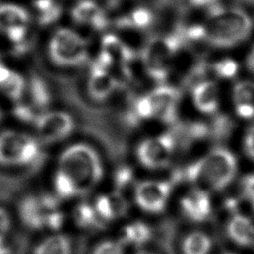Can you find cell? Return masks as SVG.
Wrapping results in <instances>:
<instances>
[{"label":"cell","mask_w":254,"mask_h":254,"mask_svg":"<svg viewBox=\"0 0 254 254\" xmlns=\"http://www.w3.org/2000/svg\"><path fill=\"white\" fill-rule=\"evenodd\" d=\"M180 209L183 215L192 222L207 220L212 211L209 192L196 187L190 189L180 198Z\"/></svg>","instance_id":"cell-12"},{"label":"cell","mask_w":254,"mask_h":254,"mask_svg":"<svg viewBox=\"0 0 254 254\" xmlns=\"http://www.w3.org/2000/svg\"><path fill=\"white\" fill-rule=\"evenodd\" d=\"M243 149L245 154L254 161V124H252L244 134Z\"/></svg>","instance_id":"cell-33"},{"label":"cell","mask_w":254,"mask_h":254,"mask_svg":"<svg viewBox=\"0 0 254 254\" xmlns=\"http://www.w3.org/2000/svg\"><path fill=\"white\" fill-rule=\"evenodd\" d=\"M1 118H2V109L0 108V120H1Z\"/></svg>","instance_id":"cell-39"},{"label":"cell","mask_w":254,"mask_h":254,"mask_svg":"<svg viewBox=\"0 0 254 254\" xmlns=\"http://www.w3.org/2000/svg\"><path fill=\"white\" fill-rule=\"evenodd\" d=\"M172 185L164 180H144L134 187L133 197L137 206L148 213L162 212L169 201Z\"/></svg>","instance_id":"cell-10"},{"label":"cell","mask_w":254,"mask_h":254,"mask_svg":"<svg viewBox=\"0 0 254 254\" xmlns=\"http://www.w3.org/2000/svg\"><path fill=\"white\" fill-rule=\"evenodd\" d=\"M74 125L71 114L63 110L41 113L34 123L39 139L45 144H55L68 138L74 130Z\"/></svg>","instance_id":"cell-9"},{"label":"cell","mask_w":254,"mask_h":254,"mask_svg":"<svg viewBox=\"0 0 254 254\" xmlns=\"http://www.w3.org/2000/svg\"><path fill=\"white\" fill-rule=\"evenodd\" d=\"M70 239L62 233H55L40 241L34 249V254H71Z\"/></svg>","instance_id":"cell-23"},{"label":"cell","mask_w":254,"mask_h":254,"mask_svg":"<svg viewBox=\"0 0 254 254\" xmlns=\"http://www.w3.org/2000/svg\"><path fill=\"white\" fill-rule=\"evenodd\" d=\"M11 228V217L9 212L0 206V241H5Z\"/></svg>","instance_id":"cell-34"},{"label":"cell","mask_w":254,"mask_h":254,"mask_svg":"<svg viewBox=\"0 0 254 254\" xmlns=\"http://www.w3.org/2000/svg\"><path fill=\"white\" fill-rule=\"evenodd\" d=\"M91 254H124L123 244L119 240L106 239L96 244Z\"/></svg>","instance_id":"cell-30"},{"label":"cell","mask_w":254,"mask_h":254,"mask_svg":"<svg viewBox=\"0 0 254 254\" xmlns=\"http://www.w3.org/2000/svg\"><path fill=\"white\" fill-rule=\"evenodd\" d=\"M27 89L25 79L21 74L0 64V90L11 100L20 101Z\"/></svg>","instance_id":"cell-20"},{"label":"cell","mask_w":254,"mask_h":254,"mask_svg":"<svg viewBox=\"0 0 254 254\" xmlns=\"http://www.w3.org/2000/svg\"><path fill=\"white\" fill-rule=\"evenodd\" d=\"M223 254H235V253H232V252H225V253H223Z\"/></svg>","instance_id":"cell-40"},{"label":"cell","mask_w":254,"mask_h":254,"mask_svg":"<svg viewBox=\"0 0 254 254\" xmlns=\"http://www.w3.org/2000/svg\"><path fill=\"white\" fill-rule=\"evenodd\" d=\"M71 18L79 25L90 26L94 29H100L105 24L101 8L92 0H79L71 10Z\"/></svg>","instance_id":"cell-19"},{"label":"cell","mask_w":254,"mask_h":254,"mask_svg":"<svg viewBox=\"0 0 254 254\" xmlns=\"http://www.w3.org/2000/svg\"><path fill=\"white\" fill-rule=\"evenodd\" d=\"M246 64H247V67L249 68V70L254 74V46L251 48V50L249 51V53L247 55Z\"/></svg>","instance_id":"cell-36"},{"label":"cell","mask_w":254,"mask_h":254,"mask_svg":"<svg viewBox=\"0 0 254 254\" xmlns=\"http://www.w3.org/2000/svg\"><path fill=\"white\" fill-rule=\"evenodd\" d=\"M152 237L151 227L144 221L134 220L123 226L120 242L140 247L146 244Z\"/></svg>","instance_id":"cell-21"},{"label":"cell","mask_w":254,"mask_h":254,"mask_svg":"<svg viewBox=\"0 0 254 254\" xmlns=\"http://www.w3.org/2000/svg\"><path fill=\"white\" fill-rule=\"evenodd\" d=\"M238 70L237 64L231 59H223L213 64L214 74L222 79L233 78Z\"/></svg>","instance_id":"cell-28"},{"label":"cell","mask_w":254,"mask_h":254,"mask_svg":"<svg viewBox=\"0 0 254 254\" xmlns=\"http://www.w3.org/2000/svg\"><path fill=\"white\" fill-rule=\"evenodd\" d=\"M93 206L101 221L109 222L119 219L127 214L129 203L122 192L113 190L99 194L95 197Z\"/></svg>","instance_id":"cell-14"},{"label":"cell","mask_w":254,"mask_h":254,"mask_svg":"<svg viewBox=\"0 0 254 254\" xmlns=\"http://www.w3.org/2000/svg\"><path fill=\"white\" fill-rule=\"evenodd\" d=\"M192 104L202 114H214L220 106V90L216 81L203 79L198 81L191 91Z\"/></svg>","instance_id":"cell-13"},{"label":"cell","mask_w":254,"mask_h":254,"mask_svg":"<svg viewBox=\"0 0 254 254\" xmlns=\"http://www.w3.org/2000/svg\"><path fill=\"white\" fill-rule=\"evenodd\" d=\"M30 23V15L25 8L13 3L0 5V32L16 45L24 41Z\"/></svg>","instance_id":"cell-11"},{"label":"cell","mask_w":254,"mask_h":254,"mask_svg":"<svg viewBox=\"0 0 254 254\" xmlns=\"http://www.w3.org/2000/svg\"><path fill=\"white\" fill-rule=\"evenodd\" d=\"M19 216L25 226L32 230H39L45 227L46 211L41 203L40 197L26 195L19 203Z\"/></svg>","instance_id":"cell-18"},{"label":"cell","mask_w":254,"mask_h":254,"mask_svg":"<svg viewBox=\"0 0 254 254\" xmlns=\"http://www.w3.org/2000/svg\"><path fill=\"white\" fill-rule=\"evenodd\" d=\"M178 100L176 88L161 85L135 101L133 115L138 120L159 119L170 122L175 117Z\"/></svg>","instance_id":"cell-6"},{"label":"cell","mask_w":254,"mask_h":254,"mask_svg":"<svg viewBox=\"0 0 254 254\" xmlns=\"http://www.w3.org/2000/svg\"><path fill=\"white\" fill-rule=\"evenodd\" d=\"M200 41L219 49H229L243 43L251 35L253 22L239 7L210 9L199 24Z\"/></svg>","instance_id":"cell-1"},{"label":"cell","mask_w":254,"mask_h":254,"mask_svg":"<svg viewBox=\"0 0 254 254\" xmlns=\"http://www.w3.org/2000/svg\"><path fill=\"white\" fill-rule=\"evenodd\" d=\"M53 188L55 194L60 199H70L79 196L73 182L61 170L57 169L53 178Z\"/></svg>","instance_id":"cell-26"},{"label":"cell","mask_w":254,"mask_h":254,"mask_svg":"<svg viewBox=\"0 0 254 254\" xmlns=\"http://www.w3.org/2000/svg\"><path fill=\"white\" fill-rule=\"evenodd\" d=\"M176 142L168 133L143 139L136 147L138 163L148 170H162L169 166L174 156Z\"/></svg>","instance_id":"cell-8"},{"label":"cell","mask_w":254,"mask_h":254,"mask_svg":"<svg viewBox=\"0 0 254 254\" xmlns=\"http://www.w3.org/2000/svg\"><path fill=\"white\" fill-rule=\"evenodd\" d=\"M35 109L36 108L32 104H24L18 102L13 109V114L21 122L34 124L39 116V114H36Z\"/></svg>","instance_id":"cell-29"},{"label":"cell","mask_w":254,"mask_h":254,"mask_svg":"<svg viewBox=\"0 0 254 254\" xmlns=\"http://www.w3.org/2000/svg\"><path fill=\"white\" fill-rule=\"evenodd\" d=\"M113 184L115 190L122 192L123 190L134 185V173L131 168L127 166H121L116 169L113 175Z\"/></svg>","instance_id":"cell-27"},{"label":"cell","mask_w":254,"mask_h":254,"mask_svg":"<svg viewBox=\"0 0 254 254\" xmlns=\"http://www.w3.org/2000/svg\"><path fill=\"white\" fill-rule=\"evenodd\" d=\"M226 233L238 246H254V222L251 217L232 214L226 223Z\"/></svg>","instance_id":"cell-16"},{"label":"cell","mask_w":254,"mask_h":254,"mask_svg":"<svg viewBox=\"0 0 254 254\" xmlns=\"http://www.w3.org/2000/svg\"><path fill=\"white\" fill-rule=\"evenodd\" d=\"M73 219L78 227L84 229L97 228L104 224V222L98 217L93 203H89L87 201H81L75 206Z\"/></svg>","instance_id":"cell-24"},{"label":"cell","mask_w":254,"mask_h":254,"mask_svg":"<svg viewBox=\"0 0 254 254\" xmlns=\"http://www.w3.org/2000/svg\"><path fill=\"white\" fill-rule=\"evenodd\" d=\"M31 1L33 2L35 9H37L40 12V14L50 10L55 6L53 3V0H31Z\"/></svg>","instance_id":"cell-35"},{"label":"cell","mask_w":254,"mask_h":254,"mask_svg":"<svg viewBox=\"0 0 254 254\" xmlns=\"http://www.w3.org/2000/svg\"><path fill=\"white\" fill-rule=\"evenodd\" d=\"M241 195L254 203V174L245 175L240 182Z\"/></svg>","instance_id":"cell-32"},{"label":"cell","mask_w":254,"mask_h":254,"mask_svg":"<svg viewBox=\"0 0 254 254\" xmlns=\"http://www.w3.org/2000/svg\"><path fill=\"white\" fill-rule=\"evenodd\" d=\"M28 90L31 97V104L36 109H44L50 104L52 96L50 89L44 80L38 77H35L34 79L32 78L28 85Z\"/></svg>","instance_id":"cell-25"},{"label":"cell","mask_w":254,"mask_h":254,"mask_svg":"<svg viewBox=\"0 0 254 254\" xmlns=\"http://www.w3.org/2000/svg\"><path fill=\"white\" fill-rule=\"evenodd\" d=\"M40 154L39 141L31 135L15 130L0 132V166H31L39 160Z\"/></svg>","instance_id":"cell-5"},{"label":"cell","mask_w":254,"mask_h":254,"mask_svg":"<svg viewBox=\"0 0 254 254\" xmlns=\"http://www.w3.org/2000/svg\"><path fill=\"white\" fill-rule=\"evenodd\" d=\"M0 254H11V248L5 241H0Z\"/></svg>","instance_id":"cell-37"},{"label":"cell","mask_w":254,"mask_h":254,"mask_svg":"<svg viewBox=\"0 0 254 254\" xmlns=\"http://www.w3.org/2000/svg\"><path fill=\"white\" fill-rule=\"evenodd\" d=\"M179 44L176 39L159 37L151 40L144 48L143 64L146 71L155 79H164L177 58Z\"/></svg>","instance_id":"cell-7"},{"label":"cell","mask_w":254,"mask_h":254,"mask_svg":"<svg viewBox=\"0 0 254 254\" xmlns=\"http://www.w3.org/2000/svg\"><path fill=\"white\" fill-rule=\"evenodd\" d=\"M232 103L236 115L242 119L254 118V82L242 80L232 90Z\"/></svg>","instance_id":"cell-17"},{"label":"cell","mask_w":254,"mask_h":254,"mask_svg":"<svg viewBox=\"0 0 254 254\" xmlns=\"http://www.w3.org/2000/svg\"><path fill=\"white\" fill-rule=\"evenodd\" d=\"M135 254H154V253H151V252L145 251V250H140V251H138V252L135 253Z\"/></svg>","instance_id":"cell-38"},{"label":"cell","mask_w":254,"mask_h":254,"mask_svg":"<svg viewBox=\"0 0 254 254\" xmlns=\"http://www.w3.org/2000/svg\"><path fill=\"white\" fill-rule=\"evenodd\" d=\"M57 169L73 182L79 195L91 191L100 183L104 173L98 152L86 143H74L63 150Z\"/></svg>","instance_id":"cell-3"},{"label":"cell","mask_w":254,"mask_h":254,"mask_svg":"<svg viewBox=\"0 0 254 254\" xmlns=\"http://www.w3.org/2000/svg\"><path fill=\"white\" fill-rule=\"evenodd\" d=\"M212 249L210 236L202 230H192L182 241L183 254H209Z\"/></svg>","instance_id":"cell-22"},{"label":"cell","mask_w":254,"mask_h":254,"mask_svg":"<svg viewBox=\"0 0 254 254\" xmlns=\"http://www.w3.org/2000/svg\"><path fill=\"white\" fill-rule=\"evenodd\" d=\"M238 164L234 154L226 148H215L190 164L185 178L193 187L208 192L225 189L234 179Z\"/></svg>","instance_id":"cell-2"},{"label":"cell","mask_w":254,"mask_h":254,"mask_svg":"<svg viewBox=\"0 0 254 254\" xmlns=\"http://www.w3.org/2000/svg\"><path fill=\"white\" fill-rule=\"evenodd\" d=\"M87 55L86 40L71 28L59 27L48 39L47 56L50 62L60 68L79 67L86 62Z\"/></svg>","instance_id":"cell-4"},{"label":"cell","mask_w":254,"mask_h":254,"mask_svg":"<svg viewBox=\"0 0 254 254\" xmlns=\"http://www.w3.org/2000/svg\"><path fill=\"white\" fill-rule=\"evenodd\" d=\"M117 86L118 82L113 74L99 65L94 66L91 70L86 84L88 96L96 102H102L109 98Z\"/></svg>","instance_id":"cell-15"},{"label":"cell","mask_w":254,"mask_h":254,"mask_svg":"<svg viewBox=\"0 0 254 254\" xmlns=\"http://www.w3.org/2000/svg\"><path fill=\"white\" fill-rule=\"evenodd\" d=\"M64 214L61 210V208L54 209L51 211L46 212V217H45V227L49 228L52 231H59L64 223Z\"/></svg>","instance_id":"cell-31"}]
</instances>
